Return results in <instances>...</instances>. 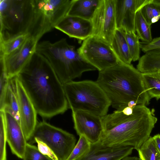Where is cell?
<instances>
[{
  "mask_svg": "<svg viewBox=\"0 0 160 160\" xmlns=\"http://www.w3.org/2000/svg\"><path fill=\"white\" fill-rule=\"evenodd\" d=\"M16 76L41 117L50 118L69 108L63 84L49 63L36 52Z\"/></svg>",
  "mask_w": 160,
  "mask_h": 160,
  "instance_id": "obj_1",
  "label": "cell"
},
{
  "mask_svg": "<svg viewBox=\"0 0 160 160\" xmlns=\"http://www.w3.org/2000/svg\"><path fill=\"white\" fill-rule=\"evenodd\" d=\"M130 115L115 110L101 117L103 131L98 141L110 147L131 146L137 151L150 137L157 121L154 111L138 104Z\"/></svg>",
  "mask_w": 160,
  "mask_h": 160,
  "instance_id": "obj_2",
  "label": "cell"
},
{
  "mask_svg": "<svg viewBox=\"0 0 160 160\" xmlns=\"http://www.w3.org/2000/svg\"><path fill=\"white\" fill-rule=\"evenodd\" d=\"M104 92L111 105L121 111L131 101L147 105L151 99L144 85L142 73L131 64L120 62L99 71L96 81Z\"/></svg>",
  "mask_w": 160,
  "mask_h": 160,
  "instance_id": "obj_3",
  "label": "cell"
},
{
  "mask_svg": "<svg viewBox=\"0 0 160 160\" xmlns=\"http://www.w3.org/2000/svg\"><path fill=\"white\" fill-rule=\"evenodd\" d=\"M35 52L49 63L63 84L85 72L97 70L65 38L54 43L46 41L38 43Z\"/></svg>",
  "mask_w": 160,
  "mask_h": 160,
  "instance_id": "obj_4",
  "label": "cell"
},
{
  "mask_svg": "<svg viewBox=\"0 0 160 160\" xmlns=\"http://www.w3.org/2000/svg\"><path fill=\"white\" fill-rule=\"evenodd\" d=\"M34 0H0V39L27 34L37 39L40 27Z\"/></svg>",
  "mask_w": 160,
  "mask_h": 160,
  "instance_id": "obj_5",
  "label": "cell"
},
{
  "mask_svg": "<svg viewBox=\"0 0 160 160\" xmlns=\"http://www.w3.org/2000/svg\"><path fill=\"white\" fill-rule=\"evenodd\" d=\"M63 85L69 108L72 111H84L101 117L107 114L111 102L96 82L72 81Z\"/></svg>",
  "mask_w": 160,
  "mask_h": 160,
  "instance_id": "obj_6",
  "label": "cell"
},
{
  "mask_svg": "<svg viewBox=\"0 0 160 160\" xmlns=\"http://www.w3.org/2000/svg\"><path fill=\"white\" fill-rule=\"evenodd\" d=\"M37 138L52 150L58 160H67L76 145V139L72 134L43 121L38 122L33 134L27 142L34 143Z\"/></svg>",
  "mask_w": 160,
  "mask_h": 160,
  "instance_id": "obj_7",
  "label": "cell"
},
{
  "mask_svg": "<svg viewBox=\"0 0 160 160\" xmlns=\"http://www.w3.org/2000/svg\"><path fill=\"white\" fill-rule=\"evenodd\" d=\"M78 50L99 71L113 66L119 62L110 45L92 36L84 40Z\"/></svg>",
  "mask_w": 160,
  "mask_h": 160,
  "instance_id": "obj_8",
  "label": "cell"
},
{
  "mask_svg": "<svg viewBox=\"0 0 160 160\" xmlns=\"http://www.w3.org/2000/svg\"><path fill=\"white\" fill-rule=\"evenodd\" d=\"M91 21L92 36L110 45L117 29L114 0H101Z\"/></svg>",
  "mask_w": 160,
  "mask_h": 160,
  "instance_id": "obj_9",
  "label": "cell"
},
{
  "mask_svg": "<svg viewBox=\"0 0 160 160\" xmlns=\"http://www.w3.org/2000/svg\"><path fill=\"white\" fill-rule=\"evenodd\" d=\"M9 79L18 101L19 123L28 142L31 138L38 122L37 118V113L17 76Z\"/></svg>",
  "mask_w": 160,
  "mask_h": 160,
  "instance_id": "obj_10",
  "label": "cell"
},
{
  "mask_svg": "<svg viewBox=\"0 0 160 160\" xmlns=\"http://www.w3.org/2000/svg\"><path fill=\"white\" fill-rule=\"evenodd\" d=\"M38 40L29 37L18 49L9 54L0 56V63L9 79L16 76L30 60Z\"/></svg>",
  "mask_w": 160,
  "mask_h": 160,
  "instance_id": "obj_11",
  "label": "cell"
},
{
  "mask_svg": "<svg viewBox=\"0 0 160 160\" xmlns=\"http://www.w3.org/2000/svg\"><path fill=\"white\" fill-rule=\"evenodd\" d=\"M72 111L74 128L78 135L84 136L91 143L98 142L103 131L101 117L82 111Z\"/></svg>",
  "mask_w": 160,
  "mask_h": 160,
  "instance_id": "obj_12",
  "label": "cell"
},
{
  "mask_svg": "<svg viewBox=\"0 0 160 160\" xmlns=\"http://www.w3.org/2000/svg\"><path fill=\"white\" fill-rule=\"evenodd\" d=\"M150 1L114 0L117 29L125 32H135L136 13Z\"/></svg>",
  "mask_w": 160,
  "mask_h": 160,
  "instance_id": "obj_13",
  "label": "cell"
},
{
  "mask_svg": "<svg viewBox=\"0 0 160 160\" xmlns=\"http://www.w3.org/2000/svg\"><path fill=\"white\" fill-rule=\"evenodd\" d=\"M73 0H34L36 10L54 28L67 16Z\"/></svg>",
  "mask_w": 160,
  "mask_h": 160,
  "instance_id": "obj_14",
  "label": "cell"
},
{
  "mask_svg": "<svg viewBox=\"0 0 160 160\" xmlns=\"http://www.w3.org/2000/svg\"><path fill=\"white\" fill-rule=\"evenodd\" d=\"M3 112L7 142L12 153L18 158L23 159L27 142L21 126L11 113L8 112Z\"/></svg>",
  "mask_w": 160,
  "mask_h": 160,
  "instance_id": "obj_15",
  "label": "cell"
},
{
  "mask_svg": "<svg viewBox=\"0 0 160 160\" xmlns=\"http://www.w3.org/2000/svg\"><path fill=\"white\" fill-rule=\"evenodd\" d=\"M131 146L110 147L99 141L91 143L89 150L77 160H121L132 153Z\"/></svg>",
  "mask_w": 160,
  "mask_h": 160,
  "instance_id": "obj_16",
  "label": "cell"
},
{
  "mask_svg": "<svg viewBox=\"0 0 160 160\" xmlns=\"http://www.w3.org/2000/svg\"><path fill=\"white\" fill-rule=\"evenodd\" d=\"M54 28L81 41L92 36L93 32L91 21L74 16H66Z\"/></svg>",
  "mask_w": 160,
  "mask_h": 160,
  "instance_id": "obj_17",
  "label": "cell"
},
{
  "mask_svg": "<svg viewBox=\"0 0 160 160\" xmlns=\"http://www.w3.org/2000/svg\"><path fill=\"white\" fill-rule=\"evenodd\" d=\"M101 0H73L67 15L91 21Z\"/></svg>",
  "mask_w": 160,
  "mask_h": 160,
  "instance_id": "obj_18",
  "label": "cell"
},
{
  "mask_svg": "<svg viewBox=\"0 0 160 160\" xmlns=\"http://www.w3.org/2000/svg\"><path fill=\"white\" fill-rule=\"evenodd\" d=\"M110 46L120 62L131 64L132 60L123 31L116 29Z\"/></svg>",
  "mask_w": 160,
  "mask_h": 160,
  "instance_id": "obj_19",
  "label": "cell"
},
{
  "mask_svg": "<svg viewBox=\"0 0 160 160\" xmlns=\"http://www.w3.org/2000/svg\"><path fill=\"white\" fill-rule=\"evenodd\" d=\"M137 67L142 73L160 72V49L145 52L140 58Z\"/></svg>",
  "mask_w": 160,
  "mask_h": 160,
  "instance_id": "obj_20",
  "label": "cell"
},
{
  "mask_svg": "<svg viewBox=\"0 0 160 160\" xmlns=\"http://www.w3.org/2000/svg\"><path fill=\"white\" fill-rule=\"evenodd\" d=\"M145 88L151 99L160 98V72L142 73Z\"/></svg>",
  "mask_w": 160,
  "mask_h": 160,
  "instance_id": "obj_21",
  "label": "cell"
},
{
  "mask_svg": "<svg viewBox=\"0 0 160 160\" xmlns=\"http://www.w3.org/2000/svg\"><path fill=\"white\" fill-rule=\"evenodd\" d=\"M135 30L139 39L142 42L148 43L152 40L151 26L144 19L142 15L140 9L136 14L135 23Z\"/></svg>",
  "mask_w": 160,
  "mask_h": 160,
  "instance_id": "obj_22",
  "label": "cell"
},
{
  "mask_svg": "<svg viewBox=\"0 0 160 160\" xmlns=\"http://www.w3.org/2000/svg\"><path fill=\"white\" fill-rule=\"evenodd\" d=\"M0 111H6L9 112L19 123L18 101L15 93L10 83V79L4 98L3 108L2 110Z\"/></svg>",
  "mask_w": 160,
  "mask_h": 160,
  "instance_id": "obj_23",
  "label": "cell"
},
{
  "mask_svg": "<svg viewBox=\"0 0 160 160\" xmlns=\"http://www.w3.org/2000/svg\"><path fill=\"white\" fill-rule=\"evenodd\" d=\"M137 151L141 160H160V153L151 136Z\"/></svg>",
  "mask_w": 160,
  "mask_h": 160,
  "instance_id": "obj_24",
  "label": "cell"
},
{
  "mask_svg": "<svg viewBox=\"0 0 160 160\" xmlns=\"http://www.w3.org/2000/svg\"><path fill=\"white\" fill-rule=\"evenodd\" d=\"M29 37L28 34H24L0 42V56L9 54L18 49Z\"/></svg>",
  "mask_w": 160,
  "mask_h": 160,
  "instance_id": "obj_25",
  "label": "cell"
},
{
  "mask_svg": "<svg viewBox=\"0 0 160 160\" xmlns=\"http://www.w3.org/2000/svg\"><path fill=\"white\" fill-rule=\"evenodd\" d=\"M141 13L148 23L151 26L160 18V6L153 0L144 5L140 9Z\"/></svg>",
  "mask_w": 160,
  "mask_h": 160,
  "instance_id": "obj_26",
  "label": "cell"
},
{
  "mask_svg": "<svg viewBox=\"0 0 160 160\" xmlns=\"http://www.w3.org/2000/svg\"><path fill=\"white\" fill-rule=\"evenodd\" d=\"M123 31L132 61L139 60L140 58V44L136 32Z\"/></svg>",
  "mask_w": 160,
  "mask_h": 160,
  "instance_id": "obj_27",
  "label": "cell"
},
{
  "mask_svg": "<svg viewBox=\"0 0 160 160\" xmlns=\"http://www.w3.org/2000/svg\"><path fill=\"white\" fill-rule=\"evenodd\" d=\"M91 143L83 135L79 138L67 160H77L84 155L90 149Z\"/></svg>",
  "mask_w": 160,
  "mask_h": 160,
  "instance_id": "obj_28",
  "label": "cell"
},
{
  "mask_svg": "<svg viewBox=\"0 0 160 160\" xmlns=\"http://www.w3.org/2000/svg\"><path fill=\"white\" fill-rule=\"evenodd\" d=\"M0 111V160H7V141L4 112Z\"/></svg>",
  "mask_w": 160,
  "mask_h": 160,
  "instance_id": "obj_29",
  "label": "cell"
},
{
  "mask_svg": "<svg viewBox=\"0 0 160 160\" xmlns=\"http://www.w3.org/2000/svg\"><path fill=\"white\" fill-rule=\"evenodd\" d=\"M23 159V160H52L42 154L38 147L28 142Z\"/></svg>",
  "mask_w": 160,
  "mask_h": 160,
  "instance_id": "obj_30",
  "label": "cell"
},
{
  "mask_svg": "<svg viewBox=\"0 0 160 160\" xmlns=\"http://www.w3.org/2000/svg\"><path fill=\"white\" fill-rule=\"evenodd\" d=\"M0 111L3 109L6 92L9 84V79L8 78L3 65L0 63Z\"/></svg>",
  "mask_w": 160,
  "mask_h": 160,
  "instance_id": "obj_31",
  "label": "cell"
},
{
  "mask_svg": "<svg viewBox=\"0 0 160 160\" xmlns=\"http://www.w3.org/2000/svg\"><path fill=\"white\" fill-rule=\"evenodd\" d=\"M37 143L38 149L43 155L52 160H58L52 150L46 143L37 138L34 139V143Z\"/></svg>",
  "mask_w": 160,
  "mask_h": 160,
  "instance_id": "obj_32",
  "label": "cell"
},
{
  "mask_svg": "<svg viewBox=\"0 0 160 160\" xmlns=\"http://www.w3.org/2000/svg\"><path fill=\"white\" fill-rule=\"evenodd\" d=\"M140 44L141 50L145 53L151 50L160 49V37L152 39L148 43L140 42Z\"/></svg>",
  "mask_w": 160,
  "mask_h": 160,
  "instance_id": "obj_33",
  "label": "cell"
},
{
  "mask_svg": "<svg viewBox=\"0 0 160 160\" xmlns=\"http://www.w3.org/2000/svg\"><path fill=\"white\" fill-rule=\"evenodd\" d=\"M152 138L154 141L157 148L160 153V134L154 135Z\"/></svg>",
  "mask_w": 160,
  "mask_h": 160,
  "instance_id": "obj_34",
  "label": "cell"
},
{
  "mask_svg": "<svg viewBox=\"0 0 160 160\" xmlns=\"http://www.w3.org/2000/svg\"><path fill=\"white\" fill-rule=\"evenodd\" d=\"M133 109L128 106L125 107L121 111L124 114L127 115H130L133 113Z\"/></svg>",
  "mask_w": 160,
  "mask_h": 160,
  "instance_id": "obj_35",
  "label": "cell"
},
{
  "mask_svg": "<svg viewBox=\"0 0 160 160\" xmlns=\"http://www.w3.org/2000/svg\"><path fill=\"white\" fill-rule=\"evenodd\" d=\"M138 104L135 101L132 100L128 103L127 106L133 109Z\"/></svg>",
  "mask_w": 160,
  "mask_h": 160,
  "instance_id": "obj_36",
  "label": "cell"
},
{
  "mask_svg": "<svg viewBox=\"0 0 160 160\" xmlns=\"http://www.w3.org/2000/svg\"><path fill=\"white\" fill-rule=\"evenodd\" d=\"M121 160H141L139 158L137 157H126Z\"/></svg>",
  "mask_w": 160,
  "mask_h": 160,
  "instance_id": "obj_37",
  "label": "cell"
},
{
  "mask_svg": "<svg viewBox=\"0 0 160 160\" xmlns=\"http://www.w3.org/2000/svg\"><path fill=\"white\" fill-rule=\"evenodd\" d=\"M153 2L160 6V0H153Z\"/></svg>",
  "mask_w": 160,
  "mask_h": 160,
  "instance_id": "obj_38",
  "label": "cell"
}]
</instances>
